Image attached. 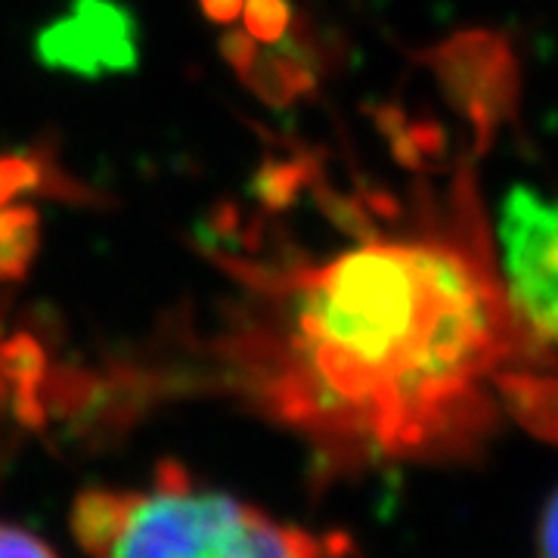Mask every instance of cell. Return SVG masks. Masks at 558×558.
Segmentation results:
<instances>
[{"mask_svg":"<svg viewBox=\"0 0 558 558\" xmlns=\"http://www.w3.org/2000/svg\"><path fill=\"white\" fill-rule=\"evenodd\" d=\"M227 267L242 299L211 339L215 381L326 465L462 457L502 410L558 435V381L506 307L465 183L447 227Z\"/></svg>","mask_w":558,"mask_h":558,"instance_id":"1","label":"cell"},{"mask_svg":"<svg viewBox=\"0 0 558 558\" xmlns=\"http://www.w3.org/2000/svg\"><path fill=\"white\" fill-rule=\"evenodd\" d=\"M81 558H354L351 539L277 519L159 462L153 478L87 487L72 506Z\"/></svg>","mask_w":558,"mask_h":558,"instance_id":"2","label":"cell"},{"mask_svg":"<svg viewBox=\"0 0 558 558\" xmlns=\"http://www.w3.org/2000/svg\"><path fill=\"white\" fill-rule=\"evenodd\" d=\"M499 289L524 341L549 354L558 348V199L512 186L497 223Z\"/></svg>","mask_w":558,"mask_h":558,"instance_id":"3","label":"cell"},{"mask_svg":"<svg viewBox=\"0 0 558 558\" xmlns=\"http://www.w3.org/2000/svg\"><path fill=\"white\" fill-rule=\"evenodd\" d=\"M38 57L44 65L81 78L116 75L134 69L137 32L119 3L75 0L65 16L40 32Z\"/></svg>","mask_w":558,"mask_h":558,"instance_id":"4","label":"cell"},{"mask_svg":"<svg viewBox=\"0 0 558 558\" xmlns=\"http://www.w3.org/2000/svg\"><path fill=\"white\" fill-rule=\"evenodd\" d=\"M220 50L260 100L274 102V106H286L317 84L311 62L299 60V50L274 53L267 44H258L245 32H230L220 44Z\"/></svg>","mask_w":558,"mask_h":558,"instance_id":"5","label":"cell"},{"mask_svg":"<svg viewBox=\"0 0 558 558\" xmlns=\"http://www.w3.org/2000/svg\"><path fill=\"white\" fill-rule=\"evenodd\" d=\"M20 193H47L60 199H90L78 190L75 180L62 174V168L50 156L40 153H7L0 156V208L10 205Z\"/></svg>","mask_w":558,"mask_h":558,"instance_id":"6","label":"cell"},{"mask_svg":"<svg viewBox=\"0 0 558 558\" xmlns=\"http://www.w3.org/2000/svg\"><path fill=\"white\" fill-rule=\"evenodd\" d=\"M40 245V218L32 205L0 208V282L28 277Z\"/></svg>","mask_w":558,"mask_h":558,"instance_id":"7","label":"cell"},{"mask_svg":"<svg viewBox=\"0 0 558 558\" xmlns=\"http://www.w3.org/2000/svg\"><path fill=\"white\" fill-rule=\"evenodd\" d=\"M245 35L258 44H279L292 25V7L289 0H245L242 3Z\"/></svg>","mask_w":558,"mask_h":558,"instance_id":"8","label":"cell"},{"mask_svg":"<svg viewBox=\"0 0 558 558\" xmlns=\"http://www.w3.org/2000/svg\"><path fill=\"white\" fill-rule=\"evenodd\" d=\"M0 558H57L53 549L32 531L0 521Z\"/></svg>","mask_w":558,"mask_h":558,"instance_id":"9","label":"cell"},{"mask_svg":"<svg viewBox=\"0 0 558 558\" xmlns=\"http://www.w3.org/2000/svg\"><path fill=\"white\" fill-rule=\"evenodd\" d=\"M537 556L558 558V487L549 494L537 527Z\"/></svg>","mask_w":558,"mask_h":558,"instance_id":"10","label":"cell"},{"mask_svg":"<svg viewBox=\"0 0 558 558\" xmlns=\"http://www.w3.org/2000/svg\"><path fill=\"white\" fill-rule=\"evenodd\" d=\"M199 3L208 20L230 25V22L242 16V3H245V0H199Z\"/></svg>","mask_w":558,"mask_h":558,"instance_id":"11","label":"cell"},{"mask_svg":"<svg viewBox=\"0 0 558 558\" xmlns=\"http://www.w3.org/2000/svg\"><path fill=\"white\" fill-rule=\"evenodd\" d=\"M13 400L16 407V391H13V379H10V369H7V357H3V332H0V416H3V407Z\"/></svg>","mask_w":558,"mask_h":558,"instance_id":"12","label":"cell"}]
</instances>
